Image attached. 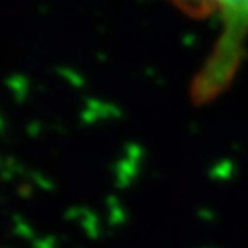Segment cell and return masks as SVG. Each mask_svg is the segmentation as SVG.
Listing matches in <instances>:
<instances>
[]
</instances>
